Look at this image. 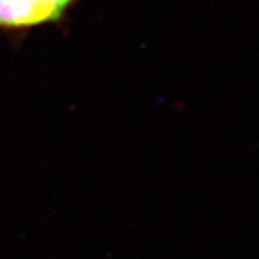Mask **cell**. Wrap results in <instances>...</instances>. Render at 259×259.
<instances>
[{"label": "cell", "instance_id": "obj_1", "mask_svg": "<svg viewBox=\"0 0 259 259\" xmlns=\"http://www.w3.org/2000/svg\"><path fill=\"white\" fill-rule=\"evenodd\" d=\"M82 0H0V33L19 44L37 28L64 27Z\"/></svg>", "mask_w": 259, "mask_h": 259}]
</instances>
